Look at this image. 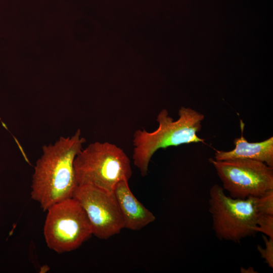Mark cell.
<instances>
[{
  "instance_id": "cell-1",
  "label": "cell",
  "mask_w": 273,
  "mask_h": 273,
  "mask_svg": "<svg viewBox=\"0 0 273 273\" xmlns=\"http://www.w3.org/2000/svg\"><path fill=\"white\" fill-rule=\"evenodd\" d=\"M85 141L78 129L71 136H61L43 146L34 168L30 195L43 211L72 198L78 185L74 160Z\"/></svg>"
},
{
  "instance_id": "cell-8",
  "label": "cell",
  "mask_w": 273,
  "mask_h": 273,
  "mask_svg": "<svg viewBox=\"0 0 273 273\" xmlns=\"http://www.w3.org/2000/svg\"><path fill=\"white\" fill-rule=\"evenodd\" d=\"M128 181L123 180L118 183L113 194L123 217L124 228L138 231L153 222L156 217L134 196Z\"/></svg>"
},
{
  "instance_id": "cell-7",
  "label": "cell",
  "mask_w": 273,
  "mask_h": 273,
  "mask_svg": "<svg viewBox=\"0 0 273 273\" xmlns=\"http://www.w3.org/2000/svg\"><path fill=\"white\" fill-rule=\"evenodd\" d=\"M72 198L85 211L92 234L108 239L124 228L122 216L113 193L88 185H78Z\"/></svg>"
},
{
  "instance_id": "cell-12",
  "label": "cell",
  "mask_w": 273,
  "mask_h": 273,
  "mask_svg": "<svg viewBox=\"0 0 273 273\" xmlns=\"http://www.w3.org/2000/svg\"><path fill=\"white\" fill-rule=\"evenodd\" d=\"M262 238L265 243V247L257 245V248L261 257L265 260L268 266L273 268V239L263 235Z\"/></svg>"
},
{
  "instance_id": "cell-4",
  "label": "cell",
  "mask_w": 273,
  "mask_h": 273,
  "mask_svg": "<svg viewBox=\"0 0 273 273\" xmlns=\"http://www.w3.org/2000/svg\"><path fill=\"white\" fill-rule=\"evenodd\" d=\"M209 195V211L218 239L240 243L257 233V197L233 198L218 185L211 187Z\"/></svg>"
},
{
  "instance_id": "cell-10",
  "label": "cell",
  "mask_w": 273,
  "mask_h": 273,
  "mask_svg": "<svg viewBox=\"0 0 273 273\" xmlns=\"http://www.w3.org/2000/svg\"><path fill=\"white\" fill-rule=\"evenodd\" d=\"M255 231L273 239V215L258 213Z\"/></svg>"
},
{
  "instance_id": "cell-11",
  "label": "cell",
  "mask_w": 273,
  "mask_h": 273,
  "mask_svg": "<svg viewBox=\"0 0 273 273\" xmlns=\"http://www.w3.org/2000/svg\"><path fill=\"white\" fill-rule=\"evenodd\" d=\"M258 213L273 215V189L257 197Z\"/></svg>"
},
{
  "instance_id": "cell-9",
  "label": "cell",
  "mask_w": 273,
  "mask_h": 273,
  "mask_svg": "<svg viewBox=\"0 0 273 273\" xmlns=\"http://www.w3.org/2000/svg\"><path fill=\"white\" fill-rule=\"evenodd\" d=\"M241 136L234 140L235 148L230 151L216 150L214 159L223 161L251 159L273 167V137L260 142L250 143L243 136L244 123L241 120Z\"/></svg>"
},
{
  "instance_id": "cell-3",
  "label": "cell",
  "mask_w": 273,
  "mask_h": 273,
  "mask_svg": "<svg viewBox=\"0 0 273 273\" xmlns=\"http://www.w3.org/2000/svg\"><path fill=\"white\" fill-rule=\"evenodd\" d=\"M74 166L78 185H90L112 193L118 183L128 180L132 175L126 153L107 142H96L82 148Z\"/></svg>"
},
{
  "instance_id": "cell-5",
  "label": "cell",
  "mask_w": 273,
  "mask_h": 273,
  "mask_svg": "<svg viewBox=\"0 0 273 273\" xmlns=\"http://www.w3.org/2000/svg\"><path fill=\"white\" fill-rule=\"evenodd\" d=\"M47 211L43 235L47 246L54 251L74 250L93 235L85 211L74 198L58 202Z\"/></svg>"
},
{
  "instance_id": "cell-2",
  "label": "cell",
  "mask_w": 273,
  "mask_h": 273,
  "mask_svg": "<svg viewBox=\"0 0 273 273\" xmlns=\"http://www.w3.org/2000/svg\"><path fill=\"white\" fill-rule=\"evenodd\" d=\"M179 118L174 120L167 110L162 109L157 116L158 128L149 132L138 129L133 137V160L134 165L142 176L148 172L150 161L160 149L178 146L186 144L203 143L204 140L197 133L201 129L204 115L190 108L181 107Z\"/></svg>"
},
{
  "instance_id": "cell-6",
  "label": "cell",
  "mask_w": 273,
  "mask_h": 273,
  "mask_svg": "<svg viewBox=\"0 0 273 273\" xmlns=\"http://www.w3.org/2000/svg\"><path fill=\"white\" fill-rule=\"evenodd\" d=\"M220 178L223 189L233 198L258 197L273 189V167L251 159H209Z\"/></svg>"
}]
</instances>
